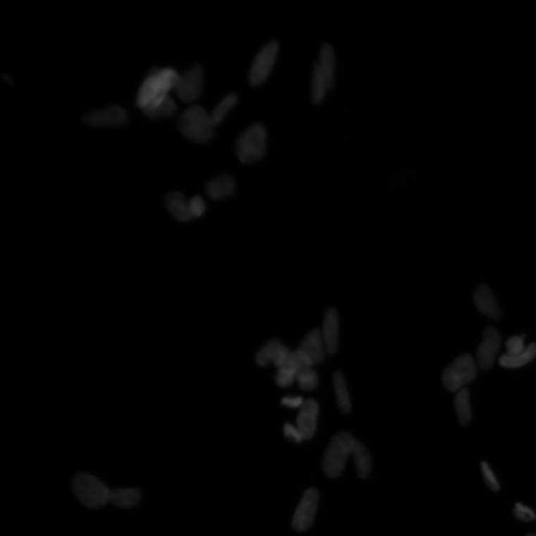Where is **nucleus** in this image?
I'll return each mask as SVG.
<instances>
[{"instance_id": "obj_23", "label": "nucleus", "mask_w": 536, "mask_h": 536, "mask_svg": "<svg viewBox=\"0 0 536 536\" xmlns=\"http://www.w3.org/2000/svg\"><path fill=\"white\" fill-rule=\"evenodd\" d=\"M302 368L301 364L299 363L295 355V351H293V356L289 364L278 369L276 375L277 384L281 387L291 386L296 380L298 372Z\"/></svg>"}, {"instance_id": "obj_5", "label": "nucleus", "mask_w": 536, "mask_h": 536, "mask_svg": "<svg viewBox=\"0 0 536 536\" xmlns=\"http://www.w3.org/2000/svg\"><path fill=\"white\" fill-rule=\"evenodd\" d=\"M266 128L255 124L244 130L237 142V153L239 161L250 164L259 161L264 156L267 148Z\"/></svg>"}, {"instance_id": "obj_8", "label": "nucleus", "mask_w": 536, "mask_h": 536, "mask_svg": "<svg viewBox=\"0 0 536 536\" xmlns=\"http://www.w3.org/2000/svg\"><path fill=\"white\" fill-rule=\"evenodd\" d=\"M204 85V72L200 65H194L184 74L180 75L175 87L178 98L189 103L199 99Z\"/></svg>"}, {"instance_id": "obj_19", "label": "nucleus", "mask_w": 536, "mask_h": 536, "mask_svg": "<svg viewBox=\"0 0 536 536\" xmlns=\"http://www.w3.org/2000/svg\"><path fill=\"white\" fill-rule=\"evenodd\" d=\"M351 455L354 459L359 477L361 478H368L372 466L371 456L368 450L360 441L356 440Z\"/></svg>"}, {"instance_id": "obj_28", "label": "nucleus", "mask_w": 536, "mask_h": 536, "mask_svg": "<svg viewBox=\"0 0 536 536\" xmlns=\"http://www.w3.org/2000/svg\"><path fill=\"white\" fill-rule=\"evenodd\" d=\"M296 380L301 389L306 391L315 389L318 385V376L312 368H304L300 370Z\"/></svg>"}, {"instance_id": "obj_13", "label": "nucleus", "mask_w": 536, "mask_h": 536, "mask_svg": "<svg viewBox=\"0 0 536 536\" xmlns=\"http://www.w3.org/2000/svg\"><path fill=\"white\" fill-rule=\"evenodd\" d=\"M321 333L325 351L334 355L337 349L339 337V320L335 309L330 308L326 311Z\"/></svg>"}, {"instance_id": "obj_12", "label": "nucleus", "mask_w": 536, "mask_h": 536, "mask_svg": "<svg viewBox=\"0 0 536 536\" xmlns=\"http://www.w3.org/2000/svg\"><path fill=\"white\" fill-rule=\"evenodd\" d=\"M319 405L316 400L309 399L299 409L297 419V428L304 440L311 439L316 434Z\"/></svg>"}, {"instance_id": "obj_7", "label": "nucleus", "mask_w": 536, "mask_h": 536, "mask_svg": "<svg viewBox=\"0 0 536 536\" xmlns=\"http://www.w3.org/2000/svg\"><path fill=\"white\" fill-rule=\"evenodd\" d=\"M279 52V44L272 42L265 46L255 58L250 72L249 80L252 85H263L270 75L275 64Z\"/></svg>"}, {"instance_id": "obj_4", "label": "nucleus", "mask_w": 536, "mask_h": 536, "mask_svg": "<svg viewBox=\"0 0 536 536\" xmlns=\"http://www.w3.org/2000/svg\"><path fill=\"white\" fill-rule=\"evenodd\" d=\"M73 489L78 500L89 508H99L110 501L111 490L92 475H77L73 480Z\"/></svg>"}, {"instance_id": "obj_3", "label": "nucleus", "mask_w": 536, "mask_h": 536, "mask_svg": "<svg viewBox=\"0 0 536 536\" xmlns=\"http://www.w3.org/2000/svg\"><path fill=\"white\" fill-rule=\"evenodd\" d=\"M356 440L348 432L337 434L324 454L323 467L326 476L335 478L343 473Z\"/></svg>"}, {"instance_id": "obj_21", "label": "nucleus", "mask_w": 536, "mask_h": 536, "mask_svg": "<svg viewBox=\"0 0 536 536\" xmlns=\"http://www.w3.org/2000/svg\"><path fill=\"white\" fill-rule=\"evenodd\" d=\"M141 496L137 489H118L111 490L110 502L121 508H132L139 501Z\"/></svg>"}, {"instance_id": "obj_22", "label": "nucleus", "mask_w": 536, "mask_h": 536, "mask_svg": "<svg viewBox=\"0 0 536 536\" xmlns=\"http://www.w3.org/2000/svg\"><path fill=\"white\" fill-rule=\"evenodd\" d=\"M329 91L328 84L316 63L312 72L311 100L313 103L316 104L323 103Z\"/></svg>"}, {"instance_id": "obj_31", "label": "nucleus", "mask_w": 536, "mask_h": 536, "mask_svg": "<svg viewBox=\"0 0 536 536\" xmlns=\"http://www.w3.org/2000/svg\"><path fill=\"white\" fill-rule=\"evenodd\" d=\"M513 515L522 522H531L536 520V513L532 509L521 502H517L515 504Z\"/></svg>"}, {"instance_id": "obj_33", "label": "nucleus", "mask_w": 536, "mask_h": 536, "mask_svg": "<svg viewBox=\"0 0 536 536\" xmlns=\"http://www.w3.org/2000/svg\"><path fill=\"white\" fill-rule=\"evenodd\" d=\"M189 212L192 218H199L201 217L206 211V204L200 196H194L189 201Z\"/></svg>"}, {"instance_id": "obj_34", "label": "nucleus", "mask_w": 536, "mask_h": 536, "mask_svg": "<svg viewBox=\"0 0 536 536\" xmlns=\"http://www.w3.org/2000/svg\"><path fill=\"white\" fill-rule=\"evenodd\" d=\"M284 435L287 438H289L296 443H299L304 441V437L300 434L297 426H294L290 423H286L283 428Z\"/></svg>"}, {"instance_id": "obj_18", "label": "nucleus", "mask_w": 536, "mask_h": 536, "mask_svg": "<svg viewBox=\"0 0 536 536\" xmlns=\"http://www.w3.org/2000/svg\"><path fill=\"white\" fill-rule=\"evenodd\" d=\"M235 182L230 175L219 176L206 185V192L213 199H223L231 195L235 190Z\"/></svg>"}, {"instance_id": "obj_11", "label": "nucleus", "mask_w": 536, "mask_h": 536, "mask_svg": "<svg viewBox=\"0 0 536 536\" xmlns=\"http://www.w3.org/2000/svg\"><path fill=\"white\" fill-rule=\"evenodd\" d=\"M501 342V337L494 328L490 327L485 330L482 342L476 353L477 365L480 370H488L492 368L499 351Z\"/></svg>"}, {"instance_id": "obj_35", "label": "nucleus", "mask_w": 536, "mask_h": 536, "mask_svg": "<svg viewBox=\"0 0 536 536\" xmlns=\"http://www.w3.org/2000/svg\"><path fill=\"white\" fill-rule=\"evenodd\" d=\"M304 402L305 401L301 397H286L282 400V404L285 406L292 409L301 408Z\"/></svg>"}, {"instance_id": "obj_2", "label": "nucleus", "mask_w": 536, "mask_h": 536, "mask_svg": "<svg viewBox=\"0 0 536 536\" xmlns=\"http://www.w3.org/2000/svg\"><path fill=\"white\" fill-rule=\"evenodd\" d=\"M180 132L189 139L196 142L210 140L214 135L216 127L211 113L199 106L186 110L180 117Z\"/></svg>"}, {"instance_id": "obj_16", "label": "nucleus", "mask_w": 536, "mask_h": 536, "mask_svg": "<svg viewBox=\"0 0 536 536\" xmlns=\"http://www.w3.org/2000/svg\"><path fill=\"white\" fill-rule=\"evenodd\" d=\"M317 63L328 84L330 90H332L335 84L336 77V55L332 45L325 44L321 47Z\"/></svg>"}, {"instance_id": "obj_36", "label": "nucleus", "mask_w": 536, "mask_h": 536, "mask_svg": "<svg viewBox=\"0 0 536 536\" xmlns=\"http://www.w3.org/2000/svg\"><path fill=\"white\" fill-rule=\"evenodd\" d=\"M526 536H536V532L530 533V534L527 535Z\"/></svg>"}, {"instance_id": "obj_10", "label": "nucleus", "mask_w": 536, "mask_h": 536, "mask_svg": "<svg viewBox=\"0 0 536 536\" xmlns=\"http://www.w3.org/2000/svg\"><path fill=\"white\" fill-rule=\"evenodd\" d=\"M128 120L126 111L120 106L90 112L83 118L85 124L94 127H115L125 125Z\"/></svg>"}, {"instance_id": "obj_30", "label": "nucleus", "mask_w": 536, "mask_h": 536, "mask_svg": "<svg viewBox=\"0 0 536 536\" xmlns=\"http://www.w3.org/2000/svg\"><path fill=\"white\" fill-rule=\"evenodd\" d=\"M480 468L483 480H485L487 487L493 492L499 491L501 489L499 482L490 466L486 461H482Z\"/></svg>"}, {"instance_id": "obj_1", "label": "nucleus", "mask_w": 536, "mask_h": 536, "mask_svg": "<svg viewBox=\"0 0 536 536\" xmlns=\"http://www.w3.org/2000/svg\"><path fill=\"white\" fill-rule=\"evenodd\" d=\"M180 74L173 68L151 72L141 85L137 96V107L147 113L154 110L170 96L179 81Z\"/></svg>"}, {"instance_id": "obj_17", "label": "nucleus", "mask_w": 536, "mask_h": 536, "mask_svg": "<svg viewBox=\"0 0 536 536\" xmlns=\"http://www.w3.org/2000/svg\"><path fill=\"white\" fill-rule=\"evenodd\" d=\"M166 205L168 211L177 220L187 222L192 219L189 212V201L182 194L173 192L168 194L166 198Z\"/></svg>"}, {"instance_id": "obj_25", "label": "nucleus", "mask_w": 536, "mask_h": 536, "mask_svg": "<svg viewBox=\"0 0 536 536\" xmlns=\"http://www.w3.org/2000/svg\"><path fill=\"white\" fill-rule=\"evenodd\" d=\"M454 407L461 425H468L472 419V410L469 404V392L466 388L461 389L456 394L454 399Z\"/></svg>"}, {"instance_id": "obj_27", "label": "nucleus", "mask_w": 536, "mask_h": 536, "mask_svg": "<svg viewBox=\"0 0 536 536\" xmlns=\"http://www.w3.org/2000/svg\"><path fill=\"white\" fill-rule=\"evenodd\" d=\"M282 346V344L276 339L268 342L258 351L256 356L257 364L260 367H266V365L273 363Z\"/></svg>"}, {"instance_id": "obj_32", "label": "nucleus", "mask_w": 536, "mask_h": 536, "mask_svg": "<svg viewBox=\"0 0 536 536\" xmlns=\"http://www.w3.org/2000/svg\"><path fill=\"white\" fill-rule=\"evenodd\" d=\"M506 347L507 354L513 356L520 354L527 348L525 346L524 338L516 335L509 338Z\"/></svg>"}, {"instance_id": "obj_20", "label": "nucleus", "mask_w": 536, "mask_h": 536, "mask_svg": "<svg viewBox=\"0 0 536 536\" xmlns=\"http://www.w3.org/2000/svg\"><path fill=\"white\" fill-rule=\"evenodd\" d=\"M536 357V344L532 343L526 349L518 355H509L505 353L500 360V365L505 368H521L532 361Z\"/></svg>"}, {"instance_id": "obj_14", "label": "nucleus", "mask_w": 536, "mask_h": 536, "mask_svg": "<svg viewBox=\"0 0 536 536\" xmlns=\"http://www.w3.org/2000/svg\"><path fill=\"white\" fill-rule=\"evenodd\" d=\"M474 299L478 310L483 315L494 320L501 319V309L488 286L480 285L475 292Z\"/></svg>"}, {"instance_id": "obj_6", "label": "nucleus", "mask_w": 536, "mask_h": 536, "mask_svg": "<svg viewBox=\"0 0 536 536\" xmlns=\"http://www.w3.org/2000/svg\"><path fill=\"white\" fill-rule=\"evenodd\" d=\"M477 376V366L473 358L468 354L457 358L442 374L444 387L451 392L473 382Z\"/></svg>"}, {"instance_id": "obj_26", "label": "nucleus", "mask_w": 536, "mask_h": 536, "mask_svg": "<svg viewBox=\"0 0 536 536\" xmlns=\"http://www.w3.org/2000/svg\"><path fill=\"white\" fill-rule=\"evenodd\" d=\"M238 96L230 94L222 99L211 113V119L215 126H218L225 120L227 113L237 104Z\"/></svg>"}, {"instance_id": "obj_29", "label": "nucleus", "mask_w": 536, "mask_h": 536, "mask_svg": "<svg viewBox=\"0 0 536 536\" xmlns=\"http://www.w3.org/2000/svg\"><path fill=\"white\" fill-rule=\"evenodd\" d=\"M177 112V104L175 100L168 96L158 107L145 113L151 119H162V118L170 117Z\"/></svg>"}, {"instance_id": "obj_15", "label": "nucleus", "mask_w": 536, "mask_h": 536, "mask_svg": "<svg viewBox=\"0 0 536 536\" xmlns=\"http://www.w3.org/2000/svg\"><path fill=\"white\" fill-rule=\"evenodd\" d=\"M299 349L305 353L313 365L321 363L326 352L321 331L316 329L309 332L304 339Z\"/></svg>"}, {"instance_id": "obj_9", "label": "nucleus", "mask_w": 536, "mask_h": 536, "mask_svg": "<svg viewBox=\"0 0 536 536\" xmlns=\"http://www.w3.org/2000/svg\"><path fill=\"white\" fill-rule=\"evenodd\" d=\"M319 493L313 488L308 489L300 501L293 517L292 525L295 530H307L315 520L319 503Z\"/></svg>"}, {"instance_id": "obj_24", "label": "nucleus", "mask_w": 536, "mask_h": 536, "mask_svg": "<svg viewBox=\"0 0 536 536\" xmlns=\"http://www.w3.org/2000/svg\"><path fill=\"white\" fill-rule=\"evenodd\" d=\"M333 383L337 402L339 409L344 413L349 412L351 407L350 397L345 379L341 372L337 371L335 373Z\"/></svg>"}]
</instances>
